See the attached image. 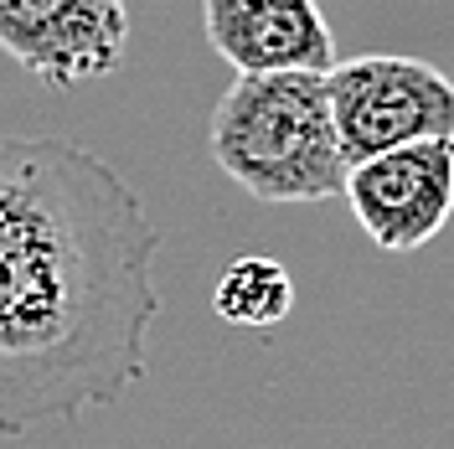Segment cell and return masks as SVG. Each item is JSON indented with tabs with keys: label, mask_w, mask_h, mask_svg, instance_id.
I'll list each match as a JSON object with an SVG mask.
<instances>
[{
	"label": "cell",
	"mask_w": 454,
	"mask_h": 449,
	"mask_svg": "<svg viewBox=\"0 0 454 449\" xmlns=\"http://www.w3.org/2000/svg\"><path fill=\"white\" fill-rule=\"evenodd\" d=\"M160 227L62 135H0V439L109 408L145 377Z\"/></svg>",
	"instance_id": "obj_1"
},
{
	"label": "cell",
	"mask_w": 454,
	"mask_h": 449,
	"mask_svg": "<svg viewBox=\"0 0 454 449\" xmlns=\"http://www.w3.org/2000/svg\"><path fill=\"white\" fill-rule=\"evenodd\" d=\"M212 161L232 186L269 207L331 201L346 186V150L336 140L325 73H238L212 109Z\"/></svg>",
	"instance_id": "obj_2"
},
{
	"label": "cell",
	"mask_w": 454,
	"mask_h": 449,
	"mask_svg": "<svg viewBox=\"0 0 454 449\" xmlns=\"http://www.w3.org/2000/svg\"><path fill=\"white\" fill-rule=\"evenodd\" d=\"M346 161L413 140H454V78L424 57H351L325 67Z\"/></svg>",
	"instance_id": "obj_3"
},
{
	"label": "cell",
	"mask_w": 454,
	"mask_h": 449,
	"mask_svg": "<svg viewBox=\"0 0 454 449\" xmlns=\"http://www.w3.org/2000/svg\"><path fill=\"white\" fill-rule=\"evenodd\" d=\"M340 197L382 253L424 248L454 217V140H413L351 161Z\"/></svg>",
	"instance_id": "obj_4"
},
{
	"label": "cell",
	"mask_w": 454,
	"mask_h": 449,
	"mask_svg": "<svg viewBox=\"0 0 454 449\" xmlns=\"http://www.w3.org/2000/svg\"><path fill=\"white\" fill-rule=\"evenodd\" d=\"M0 47L42 83H88L124 62V0H0Z\"/></svg>",
	"instance_id": "obj_5"
},
{
	"label": "cell",
	"mask_w": 454,
	"mask_h": 449,
	"mask_svg": "<svg viewBox=\"0 0 454 449\" xmlns=\"http://www.w3.org/2000/svg\"><path fill=\"white\" fill-rule=\"evenodd\" d=\"M201 27L238 73H325L336 62V36L320 0H201Z\"/></svg>",
	"instance_id": "obj_6"
},
{
	"label": "cell",
	"mask_w": 454,
	"mask_h": 449,
	"mask_svg": "<svg viewBox=\"0 0 454 449\" xmlns=\"http://www.w3.org/2000/svg\"><path fill=\"white\" fill-rule=\"evenodd\" d=\"M212 310L223 315L227 326H279L284 315L294 310V280L279 258H263V253H243L223 269V280L212 289Z\"/></svg>",
	"instance_id": "obj_7"
}]
</instances>
